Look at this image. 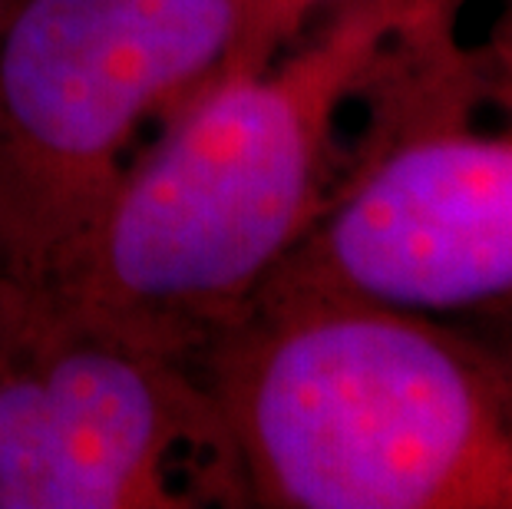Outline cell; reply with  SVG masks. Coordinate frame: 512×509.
Instances as JSON below:
<instances>
[{"label":"cell","mask_w":512,"mask_h":509,"mask_svg":"<svg viewBox=\"0 0 512 509\" xmlns=\"http://www.w3.org/2000/svg\"><path fill=\"white\" fill-rule=\"evenodd\" d=\"M463 7L331 0L265 70L212 83L172 119L47 288L0 301L195 364L364 162L347 119H390L456 60Z\"/></svg>","instance_id":"6da1fadb"},{"label":"cell","mask_w":512,"mask_h":509,"mask_svg":"<svg viewBox=\"0 0 512 509\" xmlns=\"http://www.w3.org/2000/svg\"><path fill=\"white\" fill-rule=\"evenodd\" d=\"M195 371L248 506L512 509V381L463 321L271 275Z\"/></svg>","instance_id":"7a4b0ae2"},{"label":"cell","mask_w":512,"mask_h":509,"mask_svg":"<svg viewBox=\"0 0 512 509\" xmlns=\"http://www.w3.org/2000/svg\"><path fill=\"white\" fill-rule=\"evenodd\" d=\"M245 0H17L0 30V298L63 272L129 169L242 34Z\"/></svg>","instance_id":"3957f363"},{"label":"cell","mask_w":512,"mask_h":509,"mask_svg":"<svg viewBox=\"0 0 512 509\" xmlns=\"http://www.w3.org/2000/svg\"><path fill=\"white\" fill-rule=\"evenodd\" d=\"M205 506L248 493L195 364L0 301V509Z\"/></svg>","instance_id":"277c9868"},{"label":"cell","mask_w":512,"mask_h":509,"mask_svg":"<svg viewBox=\"0 0 512 509\" xmlns=\"http://www.w3.org/2000/svg\"><path fill=\"white\" fill-rule=\"evenodd\" d=\"M476 123L456 90L390 129L271 275L443 318L512 298V123Z\"/></svg>","instance_id":"5b68a950"},{"label":"cell","mask_w":512,"mask_h":509,"mask_svg":"<svg viewBox=\"0 0 512 509\" xmlns=\"http://www.w3.org/2000/svg\"><path fill=\"white\" fill-rule=\"evenodd\" d=\"M328 4L331 0H245L242 34H238L225 67L219 70V77L212 83L238 77V73L265 70L281 50L291 47V43L314 24V17ZM209 86H205V90H209Z\"/></svg>","instance_id":"8992f818"},{"label":"cell","mask_w":512,"mask_h":509,"mask_svg":"<svg viewBox=\"0 0 512 509\" xmlns=\"http://www.w3.org/2000/svg\"><path fill=\"white\" fill-rule=\"evenodd\" d=\"M466 83L476 113H493L499 123H512V0H499L486 34L473 47L463 43Z\"/></svg>","instance_id":"52a82bcc"},{"label":"cell","mask_w":512,"mask_h":509,"mask_svg":"<svg viewBox=\"0 0 512 509\" xmlns=\"http://www.w3.org/2000/svg\"><path fill=\"white\" fill-rule=\"evenodd\" d=\"M456 321H463L496 354V361L503 364L506 377L512 381V298L496 301V305L479 308L473 314H460Z\"/></svg>","instance_id":"ba28073f"},{"label":"cell","mask_w":512,"mask_h":509,"mask_svg":"<svg viewBox=\"0 0 512 509\" xmlns=\"http://www.w3.org/2000/svg\"><path fill=\"white\" fill-rule=\"evenodd\" d=\"M14 7H17V0H0V30H4L10 10H14Z\"/></svg>","instance_id":"9c48e42d"}]
</instances>
